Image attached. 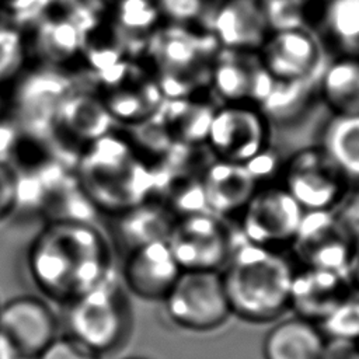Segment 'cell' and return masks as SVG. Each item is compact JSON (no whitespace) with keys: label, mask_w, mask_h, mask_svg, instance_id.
Wrapping results in <instances>:
<instances>
[{"label":"cell","mask_w":359,"mask_h":359,"mask_svg":"<svg viewBox=\"0 0 359 359\" xmlns=\"http://www.w3.org/2000/svg\"><path fill=\"white\" fill-rule=\"evenodd\" d=\"M28 271L41 294L67 304L114 273L105 237L79 220H55L32 240Z\"/></svg>","instance_id":"6da1fadb"},{"label":"cell","mask_w":359,"mask_h":359,"mask_svg":"<svg viewBox=\"0 0 359 359\" xmlns=\"http://www.w3.org/2000/svg\"><path fill=\"white\" fill-rule=\"evenodd\" d=\"M294 265L279 251L241 240L220 271L231 316L273 323L289 310Z\"/></svg>","instance_id":"7a4b0ae2"},{"label":"cell","mask_w":359,"mask_h":359,"mask_svg":"<svg viewBox=\"0 0 359 359\" xmlns=\"http://www.w3.org/2000/svg\"><path fill=\"white\" fill-rule=\"evenodd\" d=\"M217 50V42L205 29L168 22L158 27L149 38V53L164 100L199 95L209 87Z\"/></svg>","instance_id":"3957f363"},{"label":"cell","mask_w":359,"mask_h":359,"mask_svg":"<svg viewBox=\"0 0 359 359\" xmlns=\"http://www.w3.org/2000/svg\"><path fill=\"white\" fill-rule=\"evenodd\" d=\"M65 307L66 335L100 356L125 346L132 334L129 293L115 272Z\"/></svg>","instance_id":"277c9868"},{"label":"cell","mask_w":359,"mask_h":359,"mask_svg":"<svg viewBox=\"0 0 359 359\" xmlns=\"http://www.w3.org/2000/svg\"><path fill=\"white\" fill-rule=\"evenodd\" d=\"M161 303L168 321L191 332L217 330L231 316L220 271H181Z\"/></svg>","instance_id":"5b68a950"},{"label":"cell","mask_w":359,"mask_h":359,"mask_svg":"<svg viewBox=\"0 0 359 359\" xmlns=\"http://www.w3.org/2000/svg\"><path fill=\"white\" fill-rule=\"evenodd\" d=\"M165 241L182 271H222L237 244L226 219L208 210L178 216Z\"/></svg>","instance_id":"8992f818"},{"label":"cell","mask_w":359,"mask_h":359,"mask_svg":"<svg viewBox=\"0 0 359 359\" xmlns=\"http://www.w3.org/2000/svg\"><path fill=\"white\" fill-rule=\"evenodd\" d=\"M280 184L303 210L334 209L351 188L321 146L297 150L282 165Z\"/></svg>","instance_id":"52a82bcc"},{"label":"cell","mask_w":359,"mask_h":359,"mask_svg":"<svg viewBox=\"0 0 359 359\" xmlns=\"http://www.w3.org/2000/svg\"><path fill=\"white\" fill-rule=\"evenodd\" d=\"M304 210L282 184L261 185L237 216L244 241L279 250L290 245Z\"/></svg>","instance_id":"ba28073f"},{"label":"cell","mask_w":359,"mask_h":359,"mask_svg":"<svg viewBox=\"0 0 359 359\" xmlns=\"http://www.w3.org/2000/svg\"><path fill=\"white\" fill-rule=\"evenodd\" d=\"M289 247L299 266L349 273L355 238L334 209L304 210Z\"/></svg>","instance_id":"9c48e42d"},{"label":"cell","mask_w":359,"mask_h":359,"mask_svg":"<svg viewBox=\"0 0 359 359\" xmlns=\"http://www.w3.org/2000/svg\"><path fill=\"white\" fill-rule=\"evenodd\" d=\"M268 118L250 104L216 107L206 137L215 158L247 163L269 146Z\"/></svg>","instance_id":"30bf717a"},{"label":"cell","mask_w":359,"mask_h":359,"mask_svg":"<svg viewBox=\"0 0 359 359\" xmlns=\"http://www.w3.org/2000/svg\"><path fill=\"white\" fill-rule=\"evenodd\" d=\"M258 55L278 81L320 80L325 66L321 42L309 27L271 31Z\"/></svg>","instance_id":"8fae6325"},{"label":"cell","mask_w":359,"mask_h":359,"mask_svg":"<svg viewBox=\"0 0 359 359\" xmlns=\"http://www.w3.org/2000/svg\"><path fill=\"white\" fill-rule=\"evenodd\" d=\"M0 334L18 359H35L59 335V320L45 299L21 294L0 304Z\"/></svg>","instance_id":"7c38bea8"},{"label":"cell","mask_w":359,"mask_h":359,"mask_svg":"<svg viewBox=\"0 0 359 359\" xmlns=\"http://www.w3.org/2000/svg\"><path fill=\"white\" fill-rule=\"evenodd\" d=\"M272 84L273 79L258 52L219 48L210 67L209 88L223 104H250L259 108Z\"/></svg>","instance_id":"4fadbf2b"},{"label":"cell","mask_w":359,"mask_h":359,"mask_svg":"<svg viewBox=\"0 0 359 359\" xmlns=\"http://www.w3.org/2000/svg\"><path fill=\"white\" fill-rule=\"evenodd\" d=\"M165 240H154L129 250L119 279L126 292L140 300L161 302L181 273Z\"/></svg>","instance_id":"5bb4252c"},{"label":"cell","mask_w":359,"mask_h":359,"mask_svg":"<svg viewBox=\"0 0 359 359\" xmlns=\"http://www.w3.org/2000/svg\"><path fill=\"white\" fill-rule=\"evenodd\" d=\"M353 290L348 272L294 266L289 310L320 325Z\"/></svg>","instance_id":"9a60e30c"},{"label":"cell","mask_w":359,"mask_h":359,"mask_svg":"<svg viewBox=\"0 0 359 359\" xmlns=\"http://www.w3.org/2000/svg\"><path fill=\"white\" fill-rule=\"evenodd\" d=\"M205 17L202 29L223 49L258 52L271 32L259 0H223Z\"/></svg>","instance_id":"2e32d148"},{"label":"cell","mask_w":359,"mask_h":359,"mask_svg":"<svg viewBox=\"0 0 359 359\" xmlns=\"http://www.w3.org/2000/svg\"><path fill=\"white\" fill-rule=\"evenodd\" d=\"M201 182L208 210L223 219L237 217L259 188L244 163L220 158L206 164L201 172Z\"/></svg>","instance_id":"e0dca14e"},{"label":"cell","mask_w":359,"mask_h":359,"mask_svg":"<svg viewBox=\"0 0 359 359\" xmlns=\"http://www.w3.org/2000/svg\"><path fill=\"white\" fill-rule=\"evenodd\" d=\"M324 344L318 324L294 314L280 317L262 339V359H320Z\"/></svg>","instance_id":"ac0fdd59"},{"label":"cell","mask_w":359,"mask_h":359,"mask_svg":"<svg viewBox=\"0 0 359 359\" xmlns=\"http://www.w3.org/2000/svg\"><path fill=\"white\" fill-rule=\"evenodd\" d=\"M216 105L201 95L164 100L158 112L174 142L188 146L206 144Z\"/></svg>","instance_id":"d6986e66"},{"label":"cell","mask_w":359,"mask_h":359,"mask_svg":"<svg viewBox=\"0 0 359 359\" xmlns=\"http://www.w3.org/2000/svg\"><path fill=\"white\" fill-rule=\"evenodd\" d=\"M318 91L334 115L359 114V56L341 55L325 65Z\"/></svg>","instance_id":"ffe728a7"},{"label":"cell","mask_w":359,"mask_h":359,"mask_svg":"<svg viewBox=\"0 0 359 359\" xmlns=\"http://www.w3.org/2000/svg\"><path fill=\"white\" fill-rule=\"evenodd\" d=\"M321 147L349 182H359V114L334 115L324 129Z\"/></svg>","instance_id":"44dd1931"},{"label":"cell","mask_w":359,"mask_h":359,"mask_svg":"<svg viewBox=\"0 0 359 359\" xmlns=\"http://www.w3.org/2000/svg\"><path fill=\"white\" fill-rule=\"evenodd\" d=\"M128 210L129 216L125 220V234L130 248L154 240H167L177 219L171 209L156 198L140 202Z\"/></svg>","instance_id":"7402d4cb"},{"label":"cell","mask_w":359,"mask_h":359,"mask_svg":"<svg viewBox=\"0 0 359 359\" xmlns=\"http://www.w3.org/2000/svg\"><path fill=\"white\" fill-rule=\"evenodd\" d=\"M323 21L342 55L359 56V0H327Z\"/></svg>","instance_id":"603a6c76"},{"label":"cell","mask_w":359,"mask_h":359,"mask_svg":"<svg viewBox=\"0 0 359 359\" xmlns=\"http://www.w3.org/2000/svg\"><path fill=\"white\" fill-rule=\"evenodd\" d=\"M314 86H318V80L310 81H278L273 80L272 88L261 104L259 109L262 114L269 118L287 119L293 114L299 112Z\"/></svg>","instance_id":"cb8c5ba5"},{"label":"cell","mask_w":359,"mask_h":359,"mask_svg":"<svg viewBox=\"0 0 359 359\" xmlns=\"http://www.w3.org/2000/svg\"><path fill=\"white\" fill-rule=\"evenodd\" d=\"M118 18L128 32L150 38L163 17L156 0H119Z\"/></svg>","instance_id":"d4e9b609"},{"label":"cell","mask_w":359,"mask_h":359,"mask_svg":"<svg viewBox=\"0 0 359 359\" xmlns=\"http://www.w3.org/2000/svg\"><path fill=\"white\" fill-rule=\"evenodd\" d=\"M320 328L325 337L359 341V290H353L334 313L320 324Z\"/></svg>","instance_id":"484cf974"},{"label":"cell","mask_w":359,"mask_h":359,"mask_svg":"<svg viewBox=\"0 0 359 359\" xmlns=\"http://www.w3.org/2000/svg\"><path fill=\"white\" fill-rule=\"evenodd\" d=\"M271 31L307 27L309 0H259Z\"/></svg>","instance_id":"4316f807"},{"label":"cell","mask_w":359,"mask_h":359,"mask_svg":"<svg viewBox=\"0 0 359 359\" xmlns=\"http://www.w3.org/2000/svg\"><path fill=\"white\" fill-rule=\"evenodd\" d=\"M163 18L168 24L189 25L201 21L208 13L206 0H156Z\"/></svg>","instance_id":"83f0119b"},{"label":"cell","mask_w":359,"mask_h":359,"mask_svg":"<svg viewBox=\"0 0 359 359\" xmlns=\"http://www.w3.org/2000/svg\"><path fill=\"white\" fill-rule=\"evenodd\" d=\"M35 359H102L69 335H57Z\"/></svg>","instance_id":"f1b7e54d"},{"label":"cell","mask_w":359,"mask_h":359,"mask_svg":"<svg viewBox=\"0 0 359 359\" xmlns=\"http://www.w3.org/2000/svg\"><path fill=\"white\" fill-rule=\"evenodd\" d=\"M18 199V178L15 171L0 161V220L8 216Z\"/></svg>","instance_id":"f546056e"},{"label":"cell","mask_w":359,"mask_h":359,"mask_svg":"<svg viewBox=\"0 0 359 359\" xmlns=\"http://www.w3.org/2000/svg\"><path fill=\"white\" fill-rule=\"evenodd\" d=\"M334 212L351 233V236L356 240L359 237V188H349L334 208Z\"/></svg>","instance_id":"4dcf8cb0"},{"label":"cell","mask_w":359,"mask_h":359,"mask_svg":"<svg viewBox=\"0 0 359 359\" xmlns=\"http://www.w3.org/2000/svg\"><path fill=\"white\" fill-rule=\"evenodd\" d=\"M244 164L255 177L259 187L265 185V182L269 181L272 177H275L278 172L280 175V170H282V167H279L278 156L269 146Z\"/></svg>","instance_id":"1f68e13d"},{"label":"cell","mask_w":359,"mask_h":359,"mask_svg":"<svg viewBox=\"0 0 359 359\" xmlns=\"http://www.w3.org/2000/svg\"><path fill=\"white\" fill-rule=\"evenodd\" d=\"M320 359H359V341L325 337Z\"/></svg>","instance_id":"d6a6232c"},{"label":"cell","mask_w":359,"mask_h":359,"mask_svg":"<svg viewBox=\"0 0 359 359\" xmlns=\"http://www.w3.org/2000/svg\"><path fill=\"white\" fill-rule=\"evenodd\" d=\"M349 276L355 290H359V237L355 240L352 259L349 265Z\"/></svg>","instance_id":"836d02e7"},{"label":"cell","mask_w":359,"mask_h":359,"mask_svg":"<svg viewBox=\"0 0 359 359\" xmlns=\"http://www.w3.org/2000/svg\"><path fill=\"white\" fill-rule=\"evenodd\" d=\"M0 359H18L13 346L1 334H0Z\"/></svg>","instance_id":"e575fe53"},{"label":"cell","mask_w":359,"mask_h":359,"mask_svg":"<svg viewBox=\"0 0 359 359\" xmlns=\"http://www.w3.org/2000/svg\"><path fill=\"white\" fill-rule=\"evenodd\" d=\"M123 359H147V358H143V356H129V358H123Z\"/></svg>","instance_id":"d590c367"},{"label":"cell","mask_w":359,"mask_h":359,"mask_svg":"<svg viewBox=\"0 0 359 359\" xmlns=\"http://www.w3.org/2000/svg\"><path fill=\"white\" fill-rule=\"evenodd\" d=\"M0 304H1V303H0Z\"/></svg>","instance_id":"8d00e7d4"}]
</instances>
